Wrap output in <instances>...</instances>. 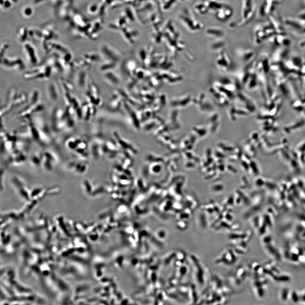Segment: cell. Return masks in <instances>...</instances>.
Here are the masks:
<instances>
[{"mask_svg":"<svg viewBox=\"0 0 305 305\" xmlns=\"http://www.w3.org/2000/svg\"><path fill=\"white\" fill-rule=\"evenodd\" d=\"M208 35L213 37H222L224 36L223 32L220 29L216 28H210L206 31Z\"/></svg>","mask_w":305,"mask_h":305,"instance_id":"277c9868","label":"cell"},{"mask_svg":"<svg viewBox=\"0 0 305 305\" xmlns=\"http://www.w3.org/2000/svg\"><path fill=\"white\" fill-rule=\"evenodd\" d=\"M182 21L186 28L190 32H195L203 29L204 25L201 22L197 21L189 13L188 10H185L181 16Z\"/></svg>","mask_w":305,"mask_h":305,"instance_id":"6da1fadb","label":"cell"},{"mask_svg":"<svg viewBox=\"0 0 305 305\" xmlns=\"http://www.w3.org/2000/svg\"><path fill=\"white\" fill-rule=\"evenodd\" d=\"M252 0H244L242 10L239 21L231 24V26L233 28L241 27L245 25L249 21L252 16Z\"/></svg>","mask_w":305,"mask_h":305,"instance_id":"7a4b0ae2","label":"cell"},{"mask_svg":"<svg viewBox=\"0 0 305 305\" xmlns=\"http://www.w3.org/2000/svg\"><path fill=\"white\" fill-rule=\"evenodd\" d=\"M24 43V49L29 59L32 63H36L38 59L35 48L31 43L26 41Z\"/></svg>","mask_w":305,"mask_h":305,"instance_id":"3957f363","label":"cell"},{"mask_svg":"<svg viewBox=\"0 0 305 305\" xmlns=\"http://www.w3.org/2000/svg\"><path fill=\"white\" fill-rule=\"evenodd\" d=\"M47 0H32V2L34 4H40L42 2H45Z\"/></svg>","mask_w":305,"mask_h":305,"instance_id":"9c48e42d","label":"cell"},{"mask_svg":"<svg viewBox=\"0 0 305 305\" xmlns=\"http://www.w3.org/2000/svg\"><path fill=\"white\" fill-rule=\"evenodd\" d=\"M18 36L20 41L25 43L29 35V31L26 28L22 27L20 29Z\"/></svg>","mask_w":305,"mask_h":305,"instance_id":"8992f818","label":"cell"},{"mask_svg":"<svg viewBox=\"0 0 305 305\" xmlns=\"http://www.w3.org/2000/svg\"><path fill=\"white\" fill-rule=\"evenodd\" d=\"M12 2H13L12 0H1V6L5 9L10 8L13 5Z\"/></svg>","mask_w":305,"mask_h":305,"instance_id":"ba28073f","label":"cell"},{"mask_svg":"<svg viewBox=\"0 0 305 305\" xmlns=\"http://www.w3.org/2000/svg\"><path fill=\"white\" fill-rule=\"evenodd\" d=\"M22 13L24 17H30L33 14V9L31 7V6H24L22 9Z\"/></svg>","mask_w":305,"mask_h":305,"instance_id":"52a82bcc","label":"cell"},{"mask_svg":"<svg viewBox=\"0 0 305 305\" xmlns=\"http://www.w3.org/2000/svg\"><path fill=\"white\" fill-rule=\"evenodd\" d=\"M194 9L196 13L200 14H207L208 11V7L203 2L197 3L194 7Z\"/></svg>","mask_w":305,"mask_h":305,"instance_id":"5b68a950","label":"cell"},{"mask_svg":"<svg viewBox=\"0 0 305 305\" xmlns=\"http://www.w3.org/2000/svg\"><path fill=\"white\" fill-rule=\"evenodd\" d=\"M13 2H17L18 0H12Z\"/></svg>","mask_w":305,"mask_h":305,"instance_id":"30bf717a","label":"cell"}]
</instances>
